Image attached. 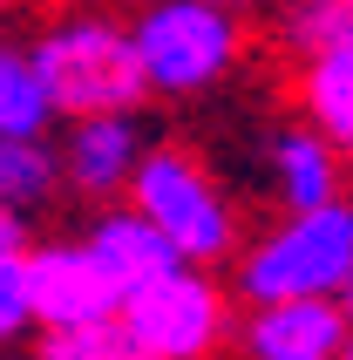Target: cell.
Listing matches in <instances>:
<instances>
[{
  "label": "cell",
  "mask_w": 353,
  "mask_h": 360,
  "mask_svg": "<svg viewBox=\"0 0 353 360\" xmlns=\"http://www.w3.org/2000/svg\"><path fill=\"white\" fill-rule=\"evenodd\" d=\"M34 55V75L48 89V109L55 116H109V109H143L150 89H143L136 48H129V20L116 14H55L27 41Z\"/></svg>",
  "instance_id": "6da1fadb"
},
{
  "label": "cell",
  "mask_w": 353,
  "mask_h": 360,
  "mask_svg": "<svg viewBox=\"0 0 353 360\" xmlns=\"http://www.w3.org/2000/svg\"><path fill=\"white\" fill-rule=\"evenodd\" d=\"M129 48L150 96L191 102L238 75L252 27H245V7H224V0H150L129 20Z\"/></svg>",
  "instance_id": "7a4b0ae2"
},
{
  "label": "cell",
  "mask_w": 353,
  "mask_h": 360,
  "mask_svg": "<svg viewBox=\"0 0 353 360\" xmlns=\"http://www.w3.org/2000/svg\"><path fill=\"white\" fill-rule=\"evenodd\" d=\"M122 198L170 238L184 265H224L238 252V211L191 143H150Z\"/></svg>",
  "instance_id": "3957f363"
},
{
  "label": "cell",
  "mask_w": 353,
  "mask_h": 360,
  "mask_svg": "<svg viewBox=\"0 0 353 360\" xmlns=\"http://www.w3.org/2000/svg\"><path fill=\"white\" fill-rule=\"evenodd\" d=\"M353 272V198L285 211L265 238L245 245L238 259V292L258 300H333Z\"/></svg>",
  "instance_id": "277c9868"
},
{
  "label": "cell",
  "mask_w": 353,
  "mask_h": 360,
  "mask_svg": "<svg viewBox=\"0 0 353 360\" xmlns=\"http://www.w3.org/2000/svg\"><path fill=\"white\" fill-rule=\"evenodd\" d=\"M116 326L136 360H211L224 347V292L204 279V265H170L163 279L116 300Z\"/></svg>",
  "instance_id": "5b68a950"
},
{
  "label": "cell",
  "mask_w": 353,
  "mask_h": 360,
  "mask_svg": "<svg viewBox=\"0 0 353 360\" xmlns=\"http://www.w3.org/2000/svg\"><path fill=\"white\" fill-rule=\"evenodd\" d=\"M20 272H27V313L34 326H75V320H96L116 306L109 279H102V265L89 259V245L82 238H48L20 252Z\"/></svg>",
  "instance_id": "8992f818"
},
{
  "label": "cell",
  "mask_w": 353,
  "mask_h": 360,
  "mask_svg": "<svg viewBox=\"0 0 353 360\" xmlns=\"http://www.w3.org/2000/svg\"><path fill=\"white\" fill-rule=\"evenodd\" d=\"M150 129L136 122V109H109V116H68V143H61V184L82 198H122L136 177Z\"/></svg>",
  "instance_id": "52a82bcc"
},
{
  "label": "cell",
  "mask_w": 353,
  "mask_h": 360,
  "mask_svg": "<svg viewBox=\"0 0 353 360\" xmlns=\"http://www.w3.org/2000/svg\"><path fill=\"white\" fill-rule=\"evenodd\" d=\"M347 340L353 326L333 300H258L238 326L245 360H340Z\"/></svg>",
  "instance_id": "ba28073f"
},
{
  "label": "cell",
  "mask_w": 353,
  "mask_h": 360,
  "mask_svg": "<svg viewBox=\"0 0 353 360\" xmlns=\"http://www.w3.org/2000/svg\"><path fill=\"white\" fill-rule=\"evenodd\" d=\"M293 109L340 157L353 150V27H340V34L293 55Z\"/></svg>",
  "instance_id": "9c48e42d"
},
{
  "label": "cell",
  "mask_w": 353,
  "mask_h": 360,
  "mask_svg": "<svg viewBox=\"0 0 353 360\" xmlns=\"http://www.w3.org/2000/svg\"><path fill=\"white\" fill-rule=\"evenodd\" d=\"M82 245H89V259L102 265V279H109V292H136V285L163 279L170 265H184L170 252V238H163L157 224L143 218L136 204H116V211H102L89 231H82Z\"/></svg>",
  "instance_id": "30bf717a"
},
{
  "label": "cell",
  "mask_w": 353,
  "mask_h": 360,
  "mask_svg": "<svg viewBox=\"0 0 353 360\" xmlns=\"http://www.w3.org/2000/svg\"><path fill=\"white\" fill-rule=\"evenodd\" d=\"M272 191L285 211H313V204L347 198V163L326 136H313L306 122L272 136Z\"/></svg>",
  "instance_id": "8fae6325"
},
{
  "label": "cell",
  "mask_w": 353,
  "mask_h": 360,
  "mask_svg": "<svg viewBox=\"0 0 353 360\" xmlns=\"http://www.w3.org/2000/svg\"><path fill=\"white\" fill-rule=\"evenodd\" d=\"M48 122H55V109L34 75V55L0 34V136H48Z\"/></svg>",
  "instance_id": "7c38bea8"
},
{
  "label": "cell",
  "mask_w": 353,
  "mask_h": 360,
  "mask_svg": "<svg viewBox=\"0 0 353 360\" xmlns=\"http://www.w3.org/2000/svg\"><path fill=\"white\" fill-rule=\"evenodd\" d=\"M55 191H61V170H55L48 136H0V204L34 218Z\"/></svg>",
  "instance_id": "4fadbf2b"
},
{
  "label": "cell",
  "mask_w": 353,
  "mask_h": 360,
  "mask_svg": "<svg viewBox=\"0 0 353 360\" xmlns=\"http://www.w3.org/2000/svg\"><path fill=\"white\" fill-rule=\"evenodd\" d=\"M34 333H41L34 360H136V354H129V340H122V326H116V306H109V313H96V320L34 326Z\"/></svg>",
  "instance_id": "5bb4252c"
},
{
  "label": "cell",
  "mask_w": 353,
  "mask_h": 360,
  "mask_svg": "<svg viewBox=\"0 0 353 360\" xmlns=\"http://www.w3.org/2000/svg\"><path fill=\"white\" fill-rule=\"evenodd\" d=\"M34 333V313H27V272H20V252L0 259V347Z\"/></svg>",
  "instance_id": "9a60e30c"
},
{
  "label": "cell",
  "mask_w": 353,
  "mask_h": 360,
  "mask_svg": "<svg viewBox=\"0 0 353 360\" xmlns=\"http://www.w3.org/2000/svg\"><path fill=\"white\" fill-rule=\"evenodd\" d=\"M14 252H27V211L0 204V259H14Z\"/></svg>",
  "instance_id": "2e32d148"
},
{
  "label": "cell",
  "mask_w": 353,
  "mask_h": 360,
  "mask_svg": "<svg viewBox=\"0 0 353 360\" xmlns=\"http://www.w3.org/2000/svg\"><path fill=\"white\" fill-rule=\"evenodd\" d=\"M333 306H340V313H347V326H353V272H347V285H340V292H333Z\"/></svg>",
  "instance_id": "e0dca14e"
},
{
  "label": "cell",
  "mask_w": 353,
  "mask_h": 360,
  "mask_svg": "<svg viewBox=\"0 0 353 360\" xmlns=\"http://www.w3.org/2000/svg\"><path fill=\"white\" fill-rule=\"evenodd\" d=\"M20 7H34V0H0V14H20Z\"/></svg>",
  "instance_id": "ac0fdd59"
},
{
  "label": "cell",
  "mask_w": 353,
  "mask_h": 360,
  "mask_svg": "<svg viewBox=\"0 0 353 360\" xmlns=\"http://www.w3.org/2000/svg\"><path fill=\"white\" fill-rule=\"evenodd\" d=\"M224 7H258V0H224Z\"/></svg>",
  "instance_id": "d6986e66"
},
{
  "label": "cell",
  "mask_w": 353,
  "mask_h": 360,
  "mask_svg": "<svg viewBox=\"0 0 353 360\" xmlns=\"http://www.w3.org/2000/svg\"><path fill=\"white\" fill-rule=\"evenodd\" d=\"M340 360H353V340H347V354H340Z\"/></svg>",
  "instance_id": "ffe728a7"
},
{
  "label": "cell",
  "mask_w": 353,
  "mask_h": 360,
  "mask_svg": "<svg viewBox=\"0 0 353 360\" xmlns=\"http://www.w3.org/2000/svg\"><path fill=\"white\" fill-rule=\"evenodd\" d=\"M340 7H347V14H353V0H340Z\"/></svg>",
  "instance_id": "44dd1931"
}]
</instances>
